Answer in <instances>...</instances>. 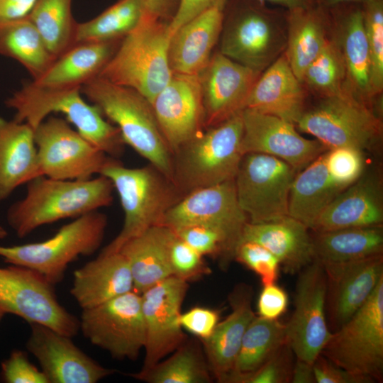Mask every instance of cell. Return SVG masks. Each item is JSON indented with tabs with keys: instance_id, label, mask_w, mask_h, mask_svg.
I'll return each mask as SVG.
<instances>
[{
	"instance_id": "6da1fadb",
	"label": "cell",
	"mask_w": 383,
	"mask_h": 383,
	"mask_svg": "<svg viewBox=\"0 0 383 383\" xmlns=\"http://www.w3.org/2000/svg\"><path fill=\"white\" fill-rule=\"evenodd\" d=\"M113 192L111 181L103 175L84 180L40 176L27 183L25 196L9 208L7 222L23 238L40 226L109 206Z\"/></svg>"
},
{
	"instance_id": "7a4b0ae2",
	"label": "cell",
	"mask_w": 383,
	"mask_h": 383,
	"mask_svg": "<svg viewBox=\"0 0 383 383\" xmlns=\"http://www.w3.org/2000/svg\"><path fill=\"white\" fill-rule=\"evenodd\" d=\"M81 87L50 88L26 82L6 101L14 110L13 119L35 129L51 113H61L85 139L118 159L124 153L125 143L118 128L105 119L97 106L82 97Z\"/></svg>"
},
{
	"instance_id": "3957f363",
	"label": "cell",
	"mask_w": 383,
	"mask_h": 383,
	"mask_svg": "<svg viewBox=\"0 0 383 383\" xmlns=\"http://www.w3.org/2000/svg\"><path fill=\"white\" fill-rule=\"evenodd\" d=\"M100 175L109 178L117 192L124 221L118 234L99 254L118 252L131 239L161 225L166 213L183 197L174 182L151 164L130 168L111 157Z\"/></svg>"
},
{
	"instance_id": "277c9868",
	"label": "cell",
	"mask_w": 383,
	"mask_h": 383,
	"mask_svg": "<svg viewBox=\"0 0 383 383\" xmlns=\"http://www.w3.org/2000/svg\"><path fill=\"white\" fill-rule=\"evenodd\" d=\"M81 91L118 128L126 145L172 180V155L149 101L99 76L84 84Z\"/></svg>"
},
{
	"instance_id": "5b68a950",
	"label": "cell",
	"mask_w": 383,
	"mask_h": 383,
	"mask_svg": "<svg viewBox=\"0 0 383 383\" xmlns=\"http://www.w3.org/2000/svg\"><path fill=\"white\" fill-rule=\"evenodd\" d=\"M168 23L145 11L99 76L135 90L152 104L172 75L168 58L172 36Z\"/></svg>"
},
{
	"instance_id": "8992f818",
	"label": "cell",
	"mask_w": 383,
	"mask_h": 383,
	"mask_svg": "<svg viewBox=\"0 0 383 383\" xmlns=\"http://www.w3.org/2000/svg\"><path fill=\"white\" fill-rule=\"evenodd\" d=\"M241 112L205 128L172 153V180L182 196L234 179L243 154Z\"/></svg>"
},
{
	"instance_id": "52a82bcc",
	"label": "cell",
	"mask_w": 383,
	"mask_h": 383,
	"mask_svg": "<svg viewBox=\"0 0 383 383\" xmlns=\"http://www.w3.org/2000/svg\"><path fill=\"white\" fill-rule=\"evenodd\" d=\"M107 226V216L99 211H93L74 218L43 241L0 245V257L8 264L38 272L55 286L64 279L71 262L98 250Z\"/></svg>"
},
{
	"instance_id": "ba28073f",
	"label": "cell",
	"mask_w": 383,
	"mask_h": 383,
	"mask_svg": "<svg viewBox=\"0 0 383 383\" xmlns=\"http://www.w3.org/2000/svg\"><path fill=\"white\" fill-rule=\"evenodd\" d=\"M220 52L262 72L285 50L287 10L268 8L256 0H243L224 19Z\"/></svg>"
},
{
	"instance_id": "9c48e42d",
	"label": "cell",
	"mask_w": 383,
	"mask_h": 383,
	"mask_svg": "<svg viewBox=\"0 0 383 383\" xmlns=\"http://www.w3.org/2000/svg\"><path fill=\"white\" fill-rule=\"evenodd\" d=\"M295 126L313 135L328 150L351 147L364 152L382 135L380 115L347 86L339 94L318 99L306 108Z\"/></svg>"
},
{
	"instance_id": "30bf717a",
	"label": "cell",
	"mask_w": 383,
	"mask_h": 383,
	"mask_svg": "<svg viewBox=\"0 0 383 383\" xmlns=\"http://www.w3.org/2000/svg\"><path fill=\"white\" fill-rule=\"evenodd\" d=\"M321 355L343 369L383 380V278L367 301L332 333Z\"/></svg>"
},
{
	"instance_id": "8fae6325",
	"label": "cell",
	"mask_w": 383,
	"mask_h": 383,
	"mask_svg": "<svg viewBox=\"0 0 383 383\" xmlns=\"http://www.w3.org/2000/svg\"><path fill=\"white\" fill-rule=\"evenodd\" d=\"M296 172L275 157L255 152L243 155L234 182L239 205L250 223L289 216V192Z\"/></svg>"
},
{
	"instance_id": "7c38bea8",
	"label": "cell",
	"mask_w": 383,
	"mask_h": 383,
	"mask_svg": "<svg viewBox=\"0 0 383 383\" xmlns=\"http://www.w3.org/2000/svg\"><path fill=\"white\" fill-rule=\"evenodd\" d=\"M0 308L71 338L79 331V318L60 304L54 285L23 266L0 267Z\"/></svg>"
},
{
	"instance_id": "4fadbf2b",
	"label": "cell",
	"mask_w": 383,
	"mask_h": 383,
	"mask_svg": "<svg viewBox=\"0 0 383 383\" xmlns=\"http://www.w3.org/2000/svg\"><path fill=\"white\" fill-rule=\"evenodd\" d=\"M79 320L84 336L114 359L135 360L144 349L145 328L141 296L133 290L82 309Z\"/></svg>"
},
{
	"instance_id": "5bb4252c",
	"label": "cell",
	"mask_w": 383,
	"mask_h": 383,
	"mask_svg": "<svg viewBox=\"0 0 383 383\" xmlns=\"http://www.w3.org/2000/svg\"><path fill=\"white\" fill-rule=\"evenodd\" d=\"M43 176L84 180L99 174L111 157L96 148L61 118H46L34 129Z\"/></svg>"
},
{
	"instance_id": "9a60e30c",
	"label": "cell",
	"mask_w": 383,
	"mask_h": 383,
	"mask_svg": "<svg viewBox=\"0 0 383 383\" xmlns=\"http://www.w3.org/2000/svg\"><path fill=\"white\" fill-rule=\"evenodd\" d=\"M328 279L317 260L299 272L294 299V309L286 323L287 342L296 359L313 364L331 338L326 299Z\"/></svg>"
},
{
	"instance_id": "2e32d148",
	"label": "cell",
	"mask_w": 383,
	"mask_h": 383,
	"mask_svg": "<svg viewBox=\"0 0 383 383\" xmlns=\"http://www.w3.org/2000/svg\"><path fill=\"white\" fill-rule=\"evenodd\" d=\"M248 222L232 179L186 194L166 213L161 225L172 230L189 225L213 228L225 237L234 260Z\"/></svg>"
},
{
	"instance_id": "e0dca14e",
	"label": "cell",
	"mask_w": 383,
	"mask_h": 383,
	"mask_svg": "<svg viewBox=\"0 0 383 383\" xmlns=\"http://www.w3.org/2000/svg\"><path fill=\"white\" fill-rule=\"evenodd\" d=\"M188 282L171 276L140 294L145 328V372L174 352L187 339L179 323Z\"/></svg>"
},
{
	"instance_id": "ac0fdd59",
	"label": "cell",
	"mask_w": 383,
	"mask_h": 383,
	"mask_svg": "<svg viewBox=\"0 0 383 383\" xmlns=\"http://www.w3.org/2000/svg\"><path fill=\"white\" fill-rule=\"evenodd\" d=\"M243 155L255 152L271 155L297 172L328 149L318 140L301 135L294 123L250 109L241 111Z\"/></svg>"
},
{
	"instance_id": "d6986e66",
	"label": "cell",
	"mask_w": 383,
	"mask_h": 383,
	"mask_svg": "<svg viewBox=\"0 0 383 383\" xmlns=\"http://www.w3.org/2000/svg\"><path fill=\"white\" fill-rule=\"evenodd\" d=\"M29 325L26 348L38 360L48 383H96L116 372L88 356L71 337L44 325Z\"/></svg>"
},
{
	"instance_id": "ffe728a7",
	"label": "cell",
	"mask_w": 383,
	"mask_h": 383,
	"mask_svg": "<svg viewBox=\"0 0 383 383\" xmlns=\"http://www.w3.org/2000/svg\"><path fill=\"white\" fill-rule=\"evenodd\" d=\"M151 104L172 155L205 129L199 74L172 73Z\"/></svg>"
},
{
	"instance_id": "44dd1931",
	"label": "cell",
	"mask_w": 383,
	"mask_h": 383,
	"mask_svg": "<svg viewBox=\"0 0 383 383\" xmlns=\"http://www.w3.org/2000/svg\"><path fill=\"white\" fill-rule=\"evenodd\" d=\"M261 73L220 52L213 55L199 74L205 128L218 125L245 109L250 93Z\"/></svg>"
},
{
	"instance_id": "7402d4cb",
	"label": "cell",
	"mask_w": 383,
	"mask_h": 383,
	"mask_svg": "<svg viewBox=\"0 0 383 383\" xmlns=\"http://www.w3.org/2000/svg\"><path fill=\"white\" fill-rule=\"evenodd\" d=\"M323 267L328 279L326 318L335 331L362 307L383 278V255Z\"/></svg>"
},
{
	"instance_id": "603a6c76",
	"label": "cell",
	"mask_w": 383,
	"mask_h": 383,
	"mask_svg": "<svg viewBox=\"0 0 383 383\" xmlns=\"http://www.w3.org/2000/svg\"><path fill=\"white\" fill-rule=\"evenodd\" d=\"M331 37L343 55L349 89L362 101L377 103L372 86V67L361 3H347L328 9Z\"/></svg>"
},
{
	"instance_id": "cb8c5ba5",
	"label": "cell",
	"mask_w": 383,
	"mask_h": 383,
	"mask_svg": "<svg viewBox=\"0 0 383 383\" xmlns=\"http://www.w3.org/2000/svg\"><path fill=\"white\" fill-rule=\"evenodd\" d=\"M383 185L380 174L365 172L340 192L322 212L312 231L382 226Z\"/></svg>"
},
{
	"instance_id": "d4e9b609",
	"label": "cell",
	"mask_w": 383,
	"mask_h": 383,
	"mask_svg": "<svg viewBox=\"0 0 383 383\" xmlns=\"http://www.w3.org/2000/svg\"><path fill=\"white\" fill-rule=\"evenodd\" d=\"M308 91L284 53L255 82L245 109L272 115L294 125L306 109Z\"/></svg>"
},
{
	"instance_id": "484cf974",
	"label": "cell",
	"mask_w": 383,
	"mask_h": 383,
	"mask_svg": "<svg viewBox=\"0 0 383 383\" xmlns=\"http://www.w3.org/2000/svg\"><path fill=\"white\" fill-rule=\"evenodd\" d=\"M252 289L237 284L228 296L231 311L216 325L211 335L201 340L213 377L223 383L233 370L245 332L256 316L252 308Z\"/></svg>"
},
{
	"instance_id": "4316f807",
	"label": "cell",
	"mask_w": 383,
	"mask_h": 383,
	"mask_svg": "<svg viewBox=\"0 0 383 383\" xmlns=\"http://www.w3.org/2000/svg\"><path fill=\"white\" fill-rule=\"evenodd\" d=\"M223 11L218 6L209 9L172 35L168 58L172 73L199 74L206 67L222 32Z\"/></svg>"
},
{
	"instance_id": "83f0119b",
	"label": "cell",
	"mask_w": 383,
	"mask_h": 383,
	"mask_svg": "<svg viewBox=\"0 0 383 383\" xmlns=\"http://www.w3.org/2000/svg\"><path fill=\"white\" fill-rule=\"evenodd\" d=\"M309 231L304 224L289 216L265 223L248 222L240 242L252 241L262 245L279 260L286 272L294 274L315 260L312 235Z\"/></svg>"
},
{
	"instance_id": "f1b7e54d",
	"label": "cell",
	"mask_w": 383,
	"mask_h": 383,
	"mask_svg": "<svg viewBox=\"0 0 383 383\" xmlns=\"http://www.w3.org/2000/svg\"><path fill=\"white\" fill-rule=\"evenodd\" d=\"M133 290L128 262L120 252L102 255L74 272L70 294L89 309Z\"/></svg>"
},
{
	"instance_id": "f546056e",
	"label": "cell",
	"mask_w": 383,
	"mask_h": 383,
	"mask_svg": "<svg viewBox=\"0 0 383 383\" xmlns=\"http://www.w3.org/2000/svg\"><path fill=\"white\" fill-rule=\"evenodd\" d=\"M40 176L43 173L34 129L26 123L0 116V202Z\"/></svg>"
},
{
	"instance_id": "4dcf8cb0",
	"label": "cell",
	"mask_w": 383,
	"mask_h": 383,
	"mask_svg": "<svg viewBox=\"0 0 383 383\" xmlns=\"http://www.w3.org/2000/svg\"><path fill=\"white\" fill-rule=\"evenodd\" d=\"M174 231L164 225L152 226L126 242L118 252L126 258L133 291L141 294L172 275L170 258Z\"/></svg>"
},
{
	"instance_id": "1f68e13d",
	"label": "cell",
	"mask_w": 383,
	"mask_h": 383,
	"mask_svg": "<svg viewBox=\"0 0 383 383\" xmlns=\"http://www.w3.org/2000/svg\"><path fill=\"white\" fill-rule=\"evenodd\" d=\"M331 37V21L328 9L317 4L287 11V45L284 55L300 81L306 67Z\"/></svg>"
},
{
	"instance_id": "d6a6232c",
	"label": "cell",
	"mask_w": 383,
	"mask_h": 383,
	"mask_svg": "<svg viewBox=\"0 0 383 383\" xmlns=\"http://www.w3.org/2000/svg\"><path fill=\"white\" fill-rule=\"evenodd\" d=\"M121 41L76 43L32 82L50 88L82 87L99 75Z\"/></svg>"
},
{
	"instance_id": "836d02e7",
	"label": "cell",
	"mask_w": 383,
	"mask_h": 383,
	"mask_svg": "<svg viewBox=\"0 0 383 383\" xmlns=\"http://www.w3.org/2000/svg\"><path fill=\"white\" fill-rule=\"evenodd\" d=\"M325 152L296 172L290 189L288 215L309 230L344 189L331 178L325 162Z\"/></svg>"
},
{
	"instance_id": "e575fe53",
	"label": "cell",
	"mask_w": 383,
	"mask_h": 383,
	"mask_svg": "<svg viewBox=\"0 0 383 383\" xmlns=\"http://www.w3.org/2000/svg\"><path fill=\"white\" fill-rule=\"evenodd\" d=\"M312 239L315 259L323 265L353 262L383 252L382 226L315 233Z\"/></svg>"
},
{
	"instance_id": "d590c367",
	"label": "cell",
	"mask_w": 383,
	"mask_h": 383,
	"mask_svg": "<svg viewBox=\"0 0 383 383\" xmlns=\"http://www.w3.org/2000/svg\"><path fill=\"white\" fill-rule=\"evenodd\" d=\"M0 55L18 62L33 80L42 76L56 59L28 17L0 22Z\"/></svg>"
},
{
	"instance_id": "8d00e7d4",
	"label": "cell",
	"mask_w": 383,
	"mask_h": 383,
	"mask_svg": "<svg viewBox=\"0 0 383 383\" xmlns=\"http://www.w3.org/2000/svg\"><path fill=\"white\" fill-rule=\"evenodd\" d=\"M129 376L148 383H210L213 378L203 347L188 339L148 371Z\"/></svg>"
},
{
	"instance_id": "74e56055",
	"label": "cell",
	"mask_w": 383,
	"mask_h": 383,
	"mask_svg": "<svg viewBox=\"0 0 383 383\" xmlns=\"http://www.w3.org/2000/svg\"><path fill=\"white\" fill-rule=\"evenodd\" d=\"M287 342L286 324L255 316L243 335L233 370L226 378L259 368Z\"/></svg>"
},
{
	"instance_id": "f35d334b",
	"label": "cell",
	"mask_w": 383,
	"mask_h": 383,
	"mask_svg": "<svg viewBox=\"0 0 383 383\" xmlns=\"http://www.w3.org/2000/svg\"><path fill=\"white\" fill-rule=\"evenodd\" d=\"M27 17L55 58L75 44L77 22L72 16V0H37Z\"/></svg>"
},
{
	"instance_id": "ab89813d",
	"label": "cell",
	"mask_w": 383,
	"mask_h": 383,
	"mask_svg": "<svg viewBox=\"0 0 383 383\" xmlns=\"http://www.w3.org/2000/svg\"><path fill=\"white\" fill-rule=\"evenodd\" d=\"M145 11L142 0H118L95 18L77 23L75 44L121 41L136 26Z\"/></svg>"
},
{
	"instance_id": "60d3db41",
	"label": "cell",
	"mask_w": 383,
	"mask_h": 383,
	"mask_svg": "<svg viewBox=\"0 0 383 383\" xmlns=\"http://www.w3.org/2000/svg\"><path fill=\"white\" fill-rule=\"evenodd\" d=\"M301 82L318 99L338 95L348 86L345 62L332 37L306 67Z\"/></svg>"
},
{
	"instance_id": "b9f144b4",
	"label": "cell",
	"mask_w": 383,
	"mask_h": 383,
	"mask_svg": "<svg viewBox=\"0 0 383 383\" xmlns=\"http://www.w3.org/2000/svg\"><path fill=\"white\" fill-rule=\"evenodd\" d=\"M361 4L370 53L372 90L374 96L379 98L383 90V0H365Z\"/></svg>"
},
{
	"instance_id": "7bdbcfd3",
	"label": "cell",
	"mask_w": 383,
	"mask_h": 383,
	"mask_svg": "<svg viewBox=\"0 0 383 383\" xmlns=\"http://www.w3.org/2000/svg\"><path fill=\"white\" fill-rule=\"evenodd\" d=\"M173 231L202 256L218 259L221 267L224 269L233 260L225 237L213 228L204 225H189Z\"/></svg>"
},
{
	"instance_id": "ee69618b",
	"label": "cell",
	"mask_w": 383,
	"mask_h": 383,
	"mask_svg": "<svg viewBox=\"0 0 383 383\" xmlns=\"http://www.w3.org/2000/svg\"><path fill=\"white\" fill-rule=\"evenodd\" d=\"M294 355L286 342L257 370L229 377L226 383H287L291 382Z\"/></svg>"
},
{
	"instance_id": "f6af8a7d",
	"label": "cell",
	"mask_w": 383,
	"mask_h": 383,
	"mask_svg": "<svg viewBox=\"0 0 383 383\" xmlns=\"http://www.w3.org/2000/svg\"><path fill=\"white\" fill-rule=\"evenodd\" d=\"M325 162L332 180L345 189L365 170L363 151L351 147H338L325 152Z\"/></svg>"
},
{
	"instance_id": "bcb514c9",
	"label": "cell",
	"mask_w": 383,
	"mask_h": 383,
	"mask_svg": "<svg viewBox=\"0 0 383 383\" xmlns=\"http://www.w3.org/2000/svg\"><path fill=\"white\" fill-rule=\"evenodd\" d=\"M234 260L256 273L263 286L275 283L278 278L279 260L270 250L255 242H240L235 250Z\"/></svg>"
},
{
	"instance_id": "7dc6e473",
	"label": "cell",
	"mask_w": 383,
	"mask_h": 383,
	"mask_svg": "<svg viewBox=\"0 0 383 383\" xmlns=\"http://www.w3.org/2000/svg\"><path fill=\"white\" fill-rule=\"evenodd\" d=\"M172 275L186 282L196 280L211 273L204 256L175 235L170 248Z\"/></svg>"
},
{
	"instance_id": "c3c4849f",
	"label": "cell",
	"mask_w": 383,
	"mask_h": 383,
	"mask_svg": "<svg viewBox=\"0 0 383 383\" xmlns=\"http://www.w3.org/2000/svg\"><path fill=\"white\" fill-rule=\"evenodd\" d=\"M1 379L6 383H48L41 371L28 360L26 352L13 350L1 363Z\"/></svg>"
},
{
	"instance_id": "681fc988",
	"label": "cell",
	"mask_w": 383,
	"mask_h": 383,
	"mask_svg": "<svg viewBox=\"0 0 383 383\" xmlns=\"http://www.w3.org/2000/svg\"><path fill=\"white\" fill-rule=\"evenodd\" d=\"M219 319L218 311L204 306H195L181 313L179 323L182 328L203 340L211 335Z\"/></svg>"
},
{
	"instance_id": "f907efd6",
	"label": "cell",
	"mask_w": 383,
	"mask_h": 383,
	"mask_svg": "<svg viewBox=\"0 0 383 383\" xmlns=\"http://www.w3.org/2000/svg\"><path fill=\"white\" fill-rule=\"evenodd\" d=\"M316 383H373L372 379L352 373L320 354L313 363Z\"/></svg>"
},
{
	"instance_id": "816d5d0a",
	"label": "cell",
	"mask_w": 383,
	"mask_h": 383,
	"mask_svg": "<svg viewBox=\"0 0 383 383\" xmlns=\"http://www.w3.org/2000/svg\"><path fill=\"white\" fill-rule=\"evenodd\" d=\"M289 298L286 291L275 283L263 286L259 295L257 309L258 316L278 319L287 310Z\"/></svg>"
},
{
	"instance_id": "f5cc1de1",
	"label": "cell",
	"mask_w": 383,
	"mask_h": 383,
	"mask_svg": "<svg viewBox=\"0 0 383 383\" xmlns=\"http://www.w3.org/2000/svg\"><path fill=\"white\" fill-rule=\"evenodd\" d=\"M228 0H179L176 12L169 21L172 35L180 26L209 9L218 6L226 7Z\"/></svg>"
},
{
	"instance_id": "db71d44e",
	"label": "cell",
	"mask_w": 383,
	"mask_h": 383,
	"mask_svg": "<svg viewBox=\"0 0 383 383\" xmlns=\"http://www.w3.org/2000/svg\"><path fill=\"white\" fill-rule=\"evenodd\" d=\"M37 0H0V22L27 17Z\"/></svg>"
},
{
	"instance_id": "11a10c76",
	"label": "cell",
	"mask_w": 383,
	"mask_h": 383,
	"mask_svg": "<svg viewBox=\"0 0 383 383\" xmlns=\"http://www.w3.org/2000/svg\"><path fill=\"white\" fill-rule=\"evenodd\" d=\"M145 10L157 18L169 21L174 16L179 0H142Z\"/></svg>"
},
{
	"instance_id": "9f6ffc18",
	"label": "cell",
	"mask_w": 383,
	"mask_h": 383,
	"mask_svg": "<svg viewBox=\"0 0 383 383\" xmlns=\"http://www.w3.org/2000/svg\"><path fill=\"white\" fill-rule=\"evenodd\" d=\"M291 382L316 383L313 364L296 358L292 368Z\"/></svg>"
},
{
	"instance_id": "6f0895ef",
	"label": "cell",
	"mask_w": 383,
	"mask_h": 383,
	"mask_svg": "<svg viewBox=\"0 0 383 383\" xmlns=\"http://www.w3.org/2000/svg\"><path fill=\"white\" fill-rule=\"evenodd\" d=\"M261 3H270L282 6L287 11L306 9L317 5L316 0H256Z\"/></svg>"
},
{
	"instance_id": "680465c9",
	"label": "cell",
	"mask_w": 383,
	"mask_h": 383,
	"mask_svg": "<svg viewBox=\"0 0 383 383\" xmlns=\"http://www.w3.org/2000/svg\"><path fill=\"white\" fill-rule=\"evenodd\" d=\"M365 0H316L318 5L330 9L347 3H362Z\"/></svg>"
},
{
	"instance_id": "91938a15",
	"label": "cell",
	"mask_w": 383,
	"mask_h": 383,
	"mask_svg": "<svg viewBox=\"0 0 383 383\" xmlns=\"http://www.w3.org/2000/svg\"><path fill=\"white\" fill-rule=\"evenodd\" d=\"M8 235L7 231L0 226V240L4 239Z\"/></svg>"
},
{
	"instance_id": "94428289",
	"label": "cell",
	"mask_w": 383,
	"mask_h": 383,
	"mask_svg": "<svg viewBox=\"0 0 383 383\" xmlns=\"http://www.w3.org/2000/svg\"><path fill=\"white\" fill-rule=\"evenodd\" d=\"M5 314L4 311L0 308V323Z\"/></svg>"
}]
</instances>
